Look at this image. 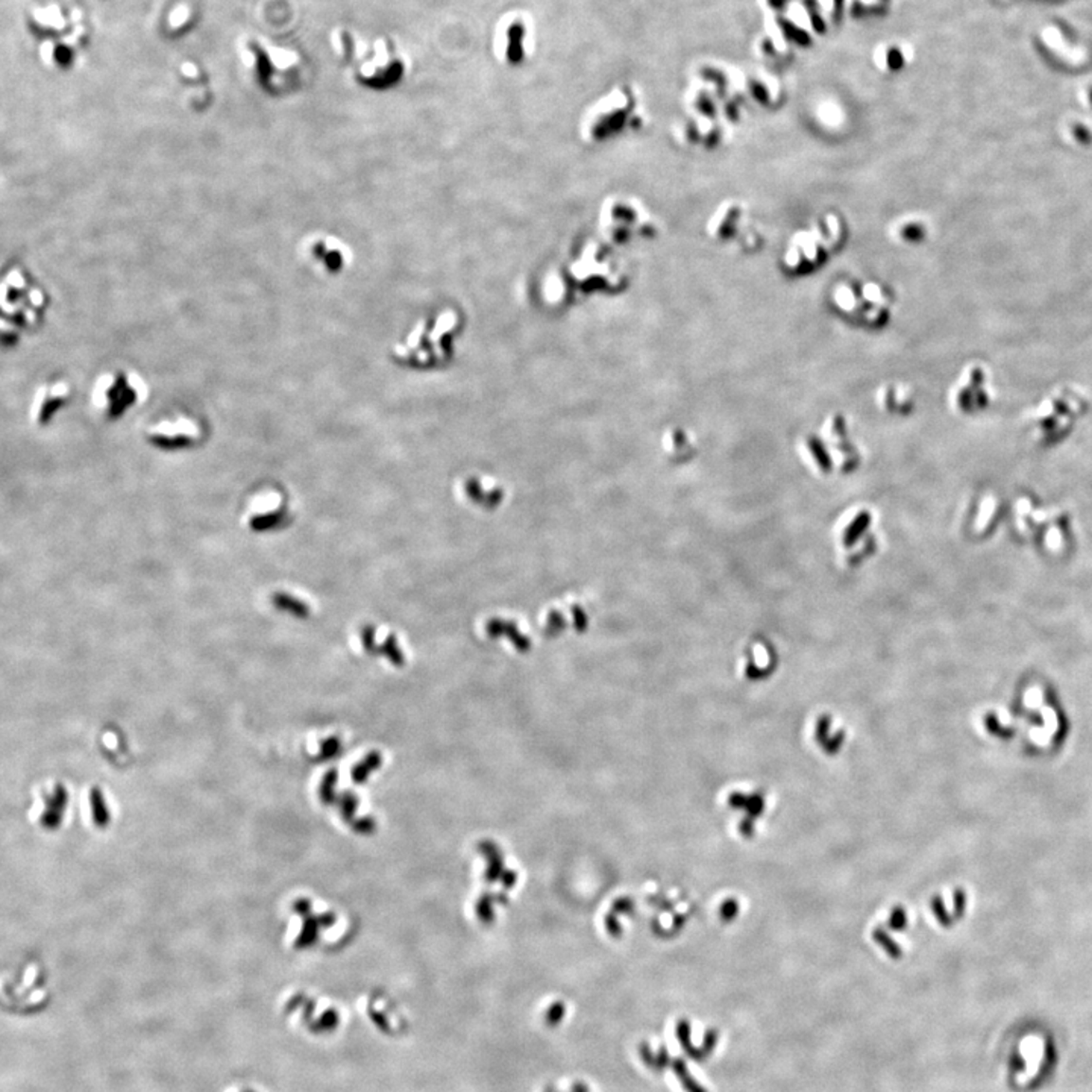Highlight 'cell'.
Masks as SVG:
<instances>
[{"mask_svg":"<svg viewBox=\"0 0 1092 1092\" xmlns=\"http://www.w3.org/2000/svg\"><path fill=\"white\" fill-rule=\"evenodd\" d=\"M598 233L610 248H622L637 241H653L659 224L648 206L632 194H610L598 209Z\"/></svg>","mask_w":1092,"mask_h":1092,"instance_id":"6","label":"cell"},{"mask_svg":"<svg viewBox=\"0 0 1092 1092\" xmlns=\"http://www.w3.org/2000/svg\"><path fill=\"white\" fill-rule=\"evenodd\" d=\"M645 123L639 105L627 88H618L587 108L580 122V137L589 145L617 137L625 131L639 130Z\"/></svg>","mask_w":1092,"mask_h":1092,"instance_id":"8","label":"cell"},{"mask_svg":"<svg viewBox=\"0 0 1092 1092\" xmlns=\"http://www.w3.org/2000/svg\"><path fill=\"white\" fill-rule=\"evenodd\" d=\"M884 52H880V58L885 62L880 63V67L887 72H897L902 70L904 65L909 63L910 49L902 43H895V45H887L885 46Z\"/></svg>","mask_w":1092,"mask_h":1092,"instance_id":"18","label":"cell"},{"mask_svg":"<svg viewBox=\"0 0 1092 1092\" xmlns=\"http://www.w3.org/2000/svg\"><path fill=\"white\" fill-rule=\"evenodd\" d=\"M1077 99L1081 102L1082 107L1092 110V80L1086 81L1079 87Z\"/></svg>","mask_w":1092,"mask_h":1092,"instance_id":"22","label":"cell"},{"mask_svg":"<svg viewBox=\"0 0 1092 1092\" xmlns=\"http://www.w3.org/2000/svg\"><path fill=\"white\" fill-rule=\"evenodd\" d=\"M892 241L906 246L922 244L929 236V228L924 219L920 216H903L892 224L889 228Z\"/></svg>","mask_w":1092,"mask_h":1092,"instance_id":"16","label":"cell"},{"mask_svg":"<svg viewBox=\"0 0 1092 1092\" xmlns=\"http://www.w3.org/2000/svg\"><path fill=\"white\" fill-rule=\"evenodd\" d=\"M609 248V244L589 242L579 259L569 264L566 278L579 287L580 294H618L627 286L625 266Z\"/></svg>","mask_w":1092,"mask_h":1092,"instance_id":"9","label":"cell"},{"mask_svg":"<svg viewBox=\"0 0 1092 1092\" xmlns=\"http://www.w3.org/2000/svg\"><path fill=\"white\" fill-rule=\"evenodd\" d=\"M461 330L463 314L453 307L421 317L411 325L407 334L393 345V358L401 365L421 369L446 365L453 360Z\"/></svg>","mask_w":1092,"mask_h":1092,"instance_id":"3","label":"cell"},{"mask_svg":"<svg viewBox=\"0 0 1092 1092\" xmlns=\"http://www.w3.org/2000/svg\"><path fill=\"white\" fill-rule=\"evenodd\" d=\"M849 224L839 211L829 209L789 237L781 267L791 277H807L826 267L849 241Z\"/></svg>","mask_w":1092,"mask_h":1092,"instance_id":"4","label":"cell"},{"mask_svg":"<svg viewBox=\"0 0 1092 1092\" xmlns=\"http://www.w3.org/2000/svg\"><path fill=\"white\" fill-rule=\"evenodd\" d=\"M199 22V11L188 0H178L169 5L161 16V32L168 39H181L193 31Z\"/></svg>","mask_w":1092,"mask_h":1092,"instance_id":"14","label":"cell"},{"mask_svg":"<svg viewBox=\"0 0 1092 1092\" xmlns=\"http://www.w3.org/2000/svg\"><path fill=\"white\" fill-rule=\"evenodd\" d=\"M1064 135H1065L1066 141L1079 146V148H1081V145H1091L1092 123L1086 120V118L1073 116V117H1069L1068 120L1064 123Z\"/></svg>","mask_w":1092,"mask_h":1092,"instance_id":"17","label":"cell"},{"mask_svg":"<svg viewBox=\"0 0 1092 1092\" xmlns=\"http://www.w3.org/2000/svg\"><path fill=\"white\" fill-rule=\"evenodd\" d=\"M27 31L35 42L37 57L50 72L77 67L93 37L84 9L67 0H45L27 9Z\"/></svg>","mask_w":1092,"mask_h":1092,"instance_id":"1","label":"cell"},{"mask_svg":"<svg viewBox=\"0 0 1092 1092\" xmlns=\"http://www.w3.org/2000/svg\"><path fill=\"white\" fill-rule=\"evenodd\" d=\"M706 233L716 243L731 244L745 254L759 251L765 243V237L751 221L750 209L738 199H727L713 209Z\"/></svg>","mask_w":1092,"mask_h":1092,"instance_id":"10","label":"cell"},{"mask_svg":"<svg viewBox=\"0 0 1092 1092\" xmlns=\"http://www.w3.org/2000/svg\"><path fill=\"white\" fill-rule=\"evenodd\" d=\"M730 125L720 118L689 115L674 126L678 145L697 151H715L727 143Z\"/></svg>","mask_w":1092,"mask_h":1092,"instance_id":"12","label":"cell"},{"mask_svg":"<svg viewBox=\"0 0 1092 1092\" xmlns=\"http://www.w3.org/2000/svg\"><path fill=\"white\" fill-rule=\"evenodd\" d=\"M102 403L107 405L111 415H120L125 408L135 403L137 388L133 385V378L125 373H113L103 378L99 388Z\"/></svg>","mask_w":1092,"mask_h":1092,"instance_id":"15","label":"cell"},{"mask_svg":"<svg viewBox=\"0 0 1092 1092\" xmlns=\"http://www.w3.org/2000/svg\"><path fill=\"white\" fill-rule=\"evenodd\" d=\"M528 40L529 27L526 17L521 14L507 16L496 27V54L509 65L521 64L528 54Z\"/></svg>","mask_w":1092,"mask_h":1092,"instance_id":"13","label":"cell"},{"mask_svg":"<svg viewBox=\"0 0 1092 1092\" xmlns=\"http://www.w3.org/2000/svg\"><path fill=\"white\" fill-rule=\"evenodd\" d=\"M332 43L340 62L349 65L354 80L363 87L385 90L403 80V62L383 40L363 47L349 32L339 29L337 34L332 35Z\"/></svg>","mask_w":1092,"mask_h":1092,"instance_id":"7","label":"cell"},{"mask_svg":"<svg viewBox=\"0 0 1092 1092\" xmlns=\"http://www.w3.org/2000/svg\"><path fill=\"white\" fill-rule=\"evenodd\" d=\"M239 52L257 87L274 98L299 92L309 77V63L299 50L263 35L244 37Z\"/></svg>","mask_w":1092,"mask_h":1092,"instance_id":"2","label":"cell"},{"mask_svg":"<svg viewBox=\"0 0 1092 1092\" xmlns=\"http://www.w3.org/2000/svg\"><path fill=\"white\" fill-rule=\"evenodd\" d=\"M65 804H67V792L63 786H58L55 789L54 797L47 799V811L43 816V826L50 830L57 829L58 824L62 821Z\"/></svg>","mask_w":1092,"mask_h":1092,"instance_id":"19","label":"cell"},{"mask_svg":"<svg viewBox=\"0 0 1092 1092\" xmlns=\"http://www.w3.org/2000/svg\"><path fill=\"white\" fill-rule=\"evenodd\" d=\"M830 301L839 316L867 330L886 327L894 307L891 290L876 279H841L832 289Z\"/></svg>","mask_w":1092,"mask_h":1092,"instance_id":"5","label":"cell"},{"mask_svg":"<svg viewBox=\"0 0 1092 1092\" xmlns=\"http://www.w3.org/2000/svg\"><path fill=\"white\" fill-rule=\"evenodd\" d=\"M304 252L310 263L325 275L343 274L354 263L352 248L334 234H313L305 242Z\"/></svg>","mask_w":1092,"mask_h":1092,"instance_id":"11","label":"cell"},{"mask_svg":"<svg viewBox=\"0 0 1092 1092\" xmlns=\"http://www.w3.org/2000/svg\"><path fill=\"white\" fill-rule=\"evenodd\" d=\"M317 922H319V920H314V918H309V920L305 922L301 938H299V940H297V945H299V947L312 944L313 940H316Z\"/></svg>","mask_w":1092,"mask_h":1092,"instance_id":"21","label":"cell"},{"mask_svg":"<svg viewBox=\"0 0 1092 1092\" xmlns=\"http://www.w3.org/2000/svg\"><path fill=\"white\" fill-rule=\"evenodd\" d=\"M90 799H92L93 818H95L96 824L99 827H107L110 816H108L107 807H105V801H103L102 792L99 788L92 789Z\"/></svg>","mask_w":1092,"mask_h":1092,"instance_id":"20","label":"cell"}]
</instances>
